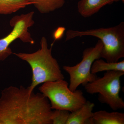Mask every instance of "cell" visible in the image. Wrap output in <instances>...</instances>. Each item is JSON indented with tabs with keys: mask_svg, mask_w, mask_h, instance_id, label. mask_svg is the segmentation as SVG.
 Wrapping results in <instances>:
<instances>
[{
	"mask_svg": "<svg viewBox=\"0 0 124 124\" xmlns=\"http://www.w3.org/2000/svg\"><path fill=\"white\" fill-rule=\"evenodd\" d=\"M48 99L23 86H10L0 96V124H52Z\"/></svg>",
	"mask_w": 124,
	"mask_h": 124,
	"instance_id": "obj_1",
	"label": "cell"
},
{
	"mask_svg": "<svg viewBox=\"0 0 124 124\" xmlns=\"http://www.w3.org/2000/svg\"><path fill=\"white\" fill-rule=\"evenodd\" d=\"M91 36L97 37L103 44L100 58L110 62H118L124 57V22L115 26L100 28L86 31L69 30L66 33V41L76 37Z\"/></svg>",
	"mask_w": 124,
	"mask_h": 124,
	"instance_id": "obj_3",
	"label": "cell"
},
{
	"mask_svg": "<svg viewBox=\"0 0 124 124\" xmlns=\"http://www.w3.org/2000/svg\"><path fill=\"white\" fill-rule=\"evenodd\" d=\"M34 12L14 16L10 21L13 29L7 35L0 39V62L5 60L12 53L9 47L12 42L19 39L24 43L33 45L35 41L31 37L28 29L35 23L33 19Z\"/></svg>",
	"mask_w": 124,
	"mask_h": 124,
	"instance_id": "obj_7",
	"label": "cell"
},
{
	"mask_svg": "<svg viewBox=\"0 0 124 124\" xmlns=\"http://www.w3.org/2000/svg\"><path fill=\"white\" fill-rule=\"evenodd\" d=\"M94 106L93 103L86 101L79 108L70 113L66 124H85L87 120L93 117Z\"/></svg>",
	"mask_w": 124,
	"mask_h": 124,
	"instance_id": "obj_9",
	"label": "cell"
},
{
	"mask_svg": "<svg viewBox=\"0 0 124 124\" xmlns=\"http://www.w3.org/2000/svg\"><path fill=\"white\" fill-rule=\"evenodd\" d=\"M66 31V28L63 27H59L55 29L53 33L54 41L51 44V46H53L54 42L57 41L61 39L63 35Z\"/></svg>",
	"mask_w": 124,
	"mask_h": 124,
	"instance_id": "obj_15",
	"label": "cell"
},
{
	"mask_svg": "<svg viewBox=\"0 0 124 124\" xmlns=\"http://www.w3.org/2000/svg\"><path fill=\"white\" fill-rule=\"evenodd\" d=\"M40 48L31 53H14L27 62L32 72L31 83L27 88L34 91L36 86L45 82L64 79L58 63L52 54L53 46L48 48L46 38L43 37L40 42Z\"/></svg>",
	"mask_w": 124,
	"mask_h": 124,
	"instance_id": "obj_2",
	"label": "cell"
},
{
	"mask_svg": "<svg viewBox=\"0 0 124 124\" xmlns=\"http://www.w3.org/2000/svg\"><path fill=\"white\" fill-rule=\"evenodd\" d=\"M112 70L124 72V60L116 62H110L99 59L93 62L91 70V73L95 74L100 72Z\"/></svg>",
	"mask_w": 124,
	"mask_h": 124,
	"instance_id": "obj_13",
	"label": "cell"
},
{
	"mask_svg": "<svg viewBox=\"0 0 124 124\" xmlns=\"http://www.w3.org/2000/svg\"><path fill=\"white\" fill-rule=\"evenodd\" d=\"M113 0H80L77 4L78 13L84 18L91 17L103 7L112 4Z\"/></svg>",
	"mask_w": 124,
	"mask_h": 124,
	"instance_id": "obj_8",
	"label": "cell"
},
{
	"mask_svg": "<svg viewBox=\"0 0 124 124\" xmlns=\"http://www.w3.org/2000/svg\"><path fill=\"white\" fill-rule=\"evenodd\" d=\"M103 44L100 40L95 46L87 48L82 53V60L79 63L73 66H64L63 70L70 76L69 89L71 91L76 90L80 85L83 86L92 82L98 77L91 72V68L94 61L100 59V54Z\"/></svg>",
	"mask_w": 124,
	"mask_h": 124,
	"instance_id": "obj_6",
	"label": "cell"
},
{
	"mask_svg": "<svg viewBox=\"0 0 124 124\" xmlns=\"http://www.w3.org/2000/svg\"><path fill=\"white\" fill-rule=\"evenodd\" d=\"M124 72L107 71L102 77H98L93 81L84 86L86 93L90 94L99 93L98 100L103 104L108 105L113 110L124 108V102L120 96L121 78Z\"/></svg>",
	"mask_w": 124,
	"mask_h": 124,
	"instance_id": "obj_5",
	"label": "cell"
},
{
	"mask_svg": "<svg viewBox=\"0 0 124 124\" xmlns=\"http://www.w3.org/2000/svg\"><path fill=\"white\" fill-rule=\"evenodd\" d=\"M40 13L48 14L60 8L67 0H27Z\"/></svg>",
	"mask_w": 124,
	"mask_h": 124,
	"instance_id": "obj_11",
	"label": "cell"
},
{
	"mask_svg": "<svg viewBox=\"0 0 124 124\" xmlns=\"http://www.w3.org/2000/svg\"><path fill=\"white\" fill-rule=\"evenodd\" d=\"M70 112L66 110L53 111L52 117V124H66Z\"/></svg>",
	"mask_w": 124,
	"mask_h": 124,
	"instance_id": "obj_14",
	"label": "cell"
},
{
	"mask_svg": "<svg viewBox=\"0 0 124 124\" xmlns=\"http://www.w3.org/2000/svg\"><path fill=\"white\" fill-rule=\"evenodd\" d=\"M94 124H124V113L100 110L93 112Z\"/></svg>",
	"mask_w": 124,
	"mask_h": 124,
	"instance_id": "obj_10",
	"label": "cell"
},
{
	"mask_svg": "<svg viewBox=\"0 0 124 124\" xmlns=\"http://www.w3.org/2000/svg\"><path fill=\"white\" fill-rule=\"evenodd\" d=\"M31 5L27 0H0V15L11 14Z\"/></svg>",
	"mask_w": 124,
	"mask_h": 124,
	"instance_id": "obj_12",
	"label": "cell"
},
{
	"mask_svg": "<svg viewBox=\"0 0 124 124\" xmlns=\"http://www.w3.org/2000/svg\"><path fill=\"white\" fill-rule=\"evenodd\" d=\"M114 0V2H117V1H121L122 2H123V3H124V0Z\"/></svg>",
	"mask_w": 124,
	"mask_h": 124,
	"instance_id": "obj_16",
	"label": "cell"
},
{
	"mask_svg": "<svg viewBox=\"0 0 124 124\" xmlns=\"http://www.w3.org/2000/svg\"><path fill=\"white\" fill-rule=\"evenodd\" d=\"M39 89L50 102L52 110H66L72 112L87 101L81 90L71 91L68 83L64 79L43 83Z\"/></svg>",
	"mask_w": 124,
	"mask_h": 124,
	"instance_id": "obj_4",
	"label": "cell"
}]
</instances>
